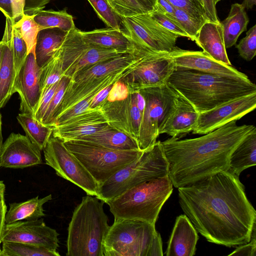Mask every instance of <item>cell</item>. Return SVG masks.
Masks as SVG:
<instances>
[{
    "mask_svg": "<svg viewBox=\"0 0 256 256\" xmlns=\"http://www.w3.org/2000/svg\"><path fill=\"white\" fill-rule=\"evenodd\" d=\"M178 188L182 210L208 242L234 247L250 241L256 212L239 176L222 171Z\"/></svg>",
    "mask_w": 256,
    "mask_h": 256,
    "instance_id": "cell-1",
    "label": "cell"
},
{
    "mask_svg": "<svg viewBox=\"0 0 256 256\" xmlns=\"http://www.w3.org/2000/svg\"><path fill=\"white\" fill-rule=\"evenodd\" d=\"M254 128L238 126L234 120L199 138L172 137L161 142L173 186L178 188L228 171L231 154Z\"/></svg>",
    "mask_w": 256,
    "mask_h": 256,
    "instance_id": "cell-2",
    "label": "cell"
},
{
    "mask_svg": "<svg viewBox=\"0 0 256 256\" xmlns=\"http://www.w3.org/2000/svg\"><path fill=\"white\" fill-rule=\"evenodd\" d=\"M201 113L251 94L256 86L249 78L211 74L176 67L166 81Z\"/></svg>",
    "mask_w": 256,
    "mask_h": 256,
    "instance_id": "cell-3",
    "label": "cell"
},
{
    "mask_svg": "<svg viewBox=\"0 0 256 256\" xmlns=\"http://www.w3.org/2000/svg\"><path fill=\"white\" fill-rule=\"evenodd\" d=\"M104 203L87 194L75 208L68 229L66 256H104L103 242L110 228Z\"/></svg>",
    "mask_w": 256,
    "mask_h": 256,
    "instance_id": "cell-4",
    "label": "cell"
},
{
    "mask_svg": "<svg viewBox=\"0 0 256 256\" xmlns=\"http://www.w3.org/2000/svg\"><path fill=\"white\" fill-rule=\"evenodd\" d=\"M172 190V184L166 176L138 184L105 203L115 219L140 220L155 225Z\"/></svg>",
    "mask_w": 256,
    "mask_h": 256,
    "instance_id": "cell-5",
    "label": "cell"
},
{
    "mask_svg": "<svg viewBox=\"0 0 256 256\" xmlns=\"http://www.w3.org/2000/svg\"><path fill=\"white\" fill-rule=\"evenodd\" d=\"M169 164L160 141L98 186L96 196L104 203L146 181L168 174Z\"/></svg>",
    "mask_w": 256,
    "mask_h": 256,
    "instance_id": "cell-6",
    "label": "cell"
},
{
    "mask_svg": "<svg viewBox=\"0 0 256 256\" xmlns=\"http://www.w3.org/2000/svg\"><path fill=\"white\" fill-rule=\"evenodd\" d=\"M98 186L138 158L143 150H117L82 140L62 141Z\"/></svg>",
    "mask_w": 256,
    "mask_h": 256,
    "instance_id": "cell-7",
    "label": "cell"
},
{
    "mask_svg": "<svg viewBox=\"0 0 256 256\" xmlns=\"http://www.w3.org/2000/svg\"><path fill=\"white\" fill-rule=\"evenodd\" d=\"M158 234L148 222L114 218L104 240V256H150Z\"/></svg>",
    "mask_w": 256,
    "mask_h": 256,
    "instance_id": "cell-8",
    "label": "cell"
},
{
    "mask_svg": "<svg viewBox=\"0 0 256 256\" xmlns=\"http://www.w3.org/2000/svg\"><path fill=\"white\" fill-rule=\"evenodd\" d=\"M145 100L138 144L144 150L152 146L160 134L163 124L174 110L178 92L167 83L138 91Z\"/></svg>",
    "mask_w": 256,
    "mask_h": 256,
    "instance_id": "cell-9",
    "label": "cell"
},
{
    "mask_svg": "<svg viewBox=\"0 0 256 256\" xmlns=\"http://www.w3.org/2000/svg\"><path fill=\"white\" fill-rule=\"evenodd\" d=\"M122 24L135 48L142 52L166 53L176 47L178 36L161 26L150 12L122 18Z\"/></svg>",
    "mask_w": 256,
    "mask_h": 256,
    "instance_id": "cell-10",
    "label": "cell"
},
{
    "mask_svg": "<svg viewBox=\"0 0 256 256\" xmlns=\"http://www.w3.org/2000/svg\"><path fill=\"white\" fill-rule=\"evenodd\" d=\"M57 50L62 61L63 76L70 78L87 66L126 53L88 44L81 30L76 28L67 33Z\"/></svg>",
    "mask_w": 256,
    "mask_h": 256,
    "instance_id": "cell-11",
    "label": "cell"
},
{
    "mask_svg": "<svg viewBox=\"0 0 256 256\" xmlns=\"http://www.w3.org/2000/svg\"><path fill=\"white\" fill-rule=\"evenodd\" d=\"M43 150L46 164L58 176L77 186L87 194L97 195L98 184L62 140L52 135Z\"/></svg>",
    "mask_w": 256,
    "mask_h": 256,
    "instance_id": "cell-12",
    "label": "cell"
},
{
    "mask_svg": "<svg viewBox=\"0 0 256 256\" xmlns=\"http://www.w3.org/2000/svg\"><path fill=\"white\" fill-rule=\"evenodd\" d=\"M170 52L144 54L120 80L126 85L130 93L164 85L176 67Z\"/></svg>",
    "mask_w": 256,
    "mask_h": 256,
    "instance_id": "cell-13",
    "label": "cell"
},
{
    "mask_svg": "<svg viewBox=\"0 0 256 256\" xmlns=\"http://www.w3.org/2000/svg\"><path fill=\"white\" fill-rule=\"evenodd\" d=\"M256 106V93L228 101L200 113L194 134H204L234 120H238Z\"/></svg>",
    "mask_w": 256,
    "mask_h": 256,
    "instance_id": "cell-14",
    "label": "cell"
},
{
    "mask_svg": "<svg viewBox=\"0 0 256 256\" xmlns=\"http://www.w3.org/2000/svg\"><path fill=\"white\" fill-rule=\"evenodd\" d=\"M58 235L55 229L47 226L43 218H40L5 224L1 240L2 242L10 241L32 244L57 250Z\"/></svg>",
    "mask_w": 256,
    "mask_h": 256,
    "instance_id": "cell-15",
    "label": "cell"
},
{
    "mask_svg": "<svg viewBox=\"0 0 256 256\" xmlns=\"http://www.w3.org/2000/svg\"><path fill=\"white\" fill-rule=\"evenodd\" d=\"M98 106L109 125L138 141L142 114L138 106L136 92H130L126 98L120 100L109 102L105 99Z\"/></svg>",
    "mask_w": 256,
    "mask_h": 256,
    "instance_id": "cell-16",
    "label": "cell"
},
{
    "mask_svg": "<svg viewBox=\"0 0 256 256\" xmlns=\"http://www.w3.org/2000/svg\"><path fill=\"white\" fill-rule=\"evenodd\" d=\"M42 162L41 150L26 136L12 132L2 144L0 167L24 168Z\"/></svg>",
    "mask_w": 256,
    "mask_h": 256,
    "instance_id": "cell-17",
    "label": "cell"
},
{
    "mask_svg": "<svg viewBox=\"0 0 256 256\" xmlns=\"http://www.w3.org/2000/svg\"><path fill=\"white\" fill-rule=\"evenodd\" d=\"M40 68L38 65L35 52H30L16 80L14 92L20 100V110L22 113L34 115L40 98Z\"/></svg>",
    "mask_w": 256,
    "mask_h": 256,
    "instance_id": "cell-18",
    "label": "cell"
},
{
    "mask_svg": "<svg viewBox=\"0 0 256 256\" xmlns=\"http://www.w3.org/2000/svg\"><path fill=\"white\" fill-rule=\"evenodd\" d=\"M110 125L102 110L88 108L54 128L52 135L62 141L76 140L103 130Z\"/></svg>",
    "mask_w": 256,
    "mask_h": 256,
    "instance_id": "cell-19",
    "label": "cell"
},
{
    "mask_svg": "<svg viewBox=\"0 0 256 256\" xmlns=\"http://www.w3.org/2000/svg\"><path fill=\"white\" fill-rule=\"evenodd\" d=\"M170 54L176 67L226 76L248 78L246 74L232 65L218 62L203 51L184 50L176 46Z\"/></svg>",
    "mask_w": 256,
    "mask_h": 256,
    "instance_id": "cell-20",
    "label": "cell"
},
{
    "mask_svg": "<svg viewBox=\"0 0 256 256\" xmlns=\"http://www.w3.org/2000/svg\"><path fill=\"white\" fill-rule=\"evenodd\" d=\"M130 68L96 80L79 82H74L70 80L55 114L54 126L57 118L65 111L80 100L112 84L119 80Z\"/></svg>",
    "mask_w": 256,
    "mask_h": 256,
    "instance_id": "cell-21",
    "label": "cell"
},
{
    "mask_svg": "<svg viewBox=\"0 0 256 256\" xmlns=\"http://www.w3.org/2000/svg\"><path fill=\"white\" fill-rule=\"evenodd\" d=\"M148 54L137 48L134 51L102 61L87 66L70 80L76 82L96 80L116 74L134 64L142 56Z\"/></svg>",
    "mask_w": 256,
    "mask_h": 256,
    "instance_id": "cell-22",
    "label": "cell"
},
{
    "mask_svg": "<svg viewBox=\"0 0 256 256\" xmlns=\"http://www.w3.org/2000/svg\"><path fill=\"white\" fill-rule=\"evenodd\" d=\"M198 236L197 230L186 214L176 220L168 242L166 256H192L196 254Z\"/></svg>",
    "mask_w": 256,
    "mask_h": 256,
    "instance_id": "cell-23",
    "label": "cell"
},
{
    "mask_svg": "<svg viewBox=\"0 0 256 256\" xmlns=\"http://www.w3.org/2000/svg\"><path fill=\"white\" fill-rule=\"evenodd\" d=\"M199 114L194 106L178 92L176 107L163 124L160 134H166L178 138L192 132L196 126Z\"/></svg>",
    "mask_w": 256,
    "mask_h": 256,
    "instance_id": "cell-24",
    "label": "cell"
},
{
    "mask_svg": "<svg viewBox=\"0 0 256 256\" xmlns=\"http://www.w3.org/2000/svg\"><path fill=\"white\" fill-rule=\"evenodd\" d=\"M14 20L6 18L2 40L4 50L0 68V108L4 107L14 92L16 78L14 69L12 42V28Z\"/></svg>",
    "mask_w": 256,
    "mask_h": 256,
    "instance_id": "cell-25",
    "label": "cell"
},
{
    "mask_svg": "<svg viewBox=\"0 0 256 256\" xmlns=\"http://www.w3.org/2000/svg\"><path fill=\"white\" fill-rule=\"evenodd\" d=\"M194 42L204 52L214 60L232 65L226 52L220 22L217 23L206 22L200 28Z\"/></svg>",
    "mask_w": 256,
    "mask_h": 256,
    "instance_id": "cell-26",
    "label": "cell"
},
{
    "mask_svg": "<svg viewBox=\"0 0 256 256\" xmlns=\"http://www.w3.org/2000/svg\"><path fill=\"white\" fill-rule=\"evenodd\" d=\"M84 39L89 44L106 49L130 52L136 48L126 34L122 29L112 28L97 29L91 31H81Z\"/></svg>",
    "mask_w": 256,
    "mask_h": 256,
    "instance_id": "cell-27",
    "label": "cell"
},
{
    "mask_svg": "<svg viewBox=\"0 0 256 256\" xmlns=\"http://www.w3.org/2000/svg\"><path fill=\"white\" fill-rule=\"evenodd\" d=\"M256 164V128H254L231 154L228 171L239 176L243 170Z\"/></svg>",
    "mask_w": 256,
    "mask_h": 256,
    "instance_id": "cell-28",
    "label": "cell"
},
{
    "mask_svg": "<svg viewBox=\"0 0 256 256\" xmlns=\"http://www.w3.org/2000/svg\"><path fill=\"white\" fill-rule=\"evenodd\" d=\"M76 140L90 142L117 150H140L136 140L110 126L95 134L84 136Z\"/></svg>",
    "mask_w": 256,
    "mask_h": 256,
    "instance_id": "cell-29",
    "label": "cell"
},
{
    "mask_svg": "<svg viewBox=\"0 0 256 256\" xmlns=\"http://www.w3.org/2000/svg\"><path fill=\"white\" fill-rule=\"evenodd\" d=\"M52 199V196L50 194L40 198L36 196L24 202L10 204L9 209L5 216V224L34 220L45 216L43 206Z\"/></svg>",
    "mask_w": 256,
    "mask_h": 256,
    "instance_id": "cell-30",
    "label": "cell"
},
{
    "mask_svg": "<svg viewBox=\"0 0 256 256\" xmlns=\"http://www.w3.org/2000/svg\"><path fill=\"white\" fill-rule=\"evenodd\" d=\"M249 18L244 6L238 3L232 4L228 16L220 22L226 48L236 44L239 36L246 30Z\"/></svg>",
    "mask_w": 256,
    "mask_h": 256,
    "instance_id": "cell-31",
    "label": "cell"
},
{
    "mask_svg": "<svg viewBox=\"0 0 256 256\" xmlns=\"http://www.w3.org/2000/svg\"><path fill=\"white\" fill-rule=\"evenodd\" d=\"M68 32L58 28H46L39 31L35 48V58L40 68L54 55Z\"/></svg>",
    "mask_w": 256,
    "mask_h": 256,
    "instance_id": "cell-32",
    "label": "cell"
},
{
    "mask_svg": "<svg viewBox=\"0 0 256 256\" xmlns=\"http://www.w3.org/2000/svg\"><path fill=\"white\" fill-rule=\"evenodd\" d=\"M16 118L26 136L41 151L43 150L52 135L54 128L43 125L30 114L22 112Z\"/></svg>",
    "mask_w": 256,
    "mask_h": 256,
    "instance_id": "cell-33",
    "label": "cell"
},
{
    "mask_svg": "<svg viewBox=\"0 0 256 256\" xmlns=\"http://www.w3.org/2000/svg\"><path fill=\"white\" fill-rule=\"evenodd\" d=\"M40 30L49 28H58L68 32L76 28L73 17L66 10L55 11L42 10L34 16Z\"/></svg>",
    "mask_w": 256,
    "mask_h": 256,
    "instance_id": "cell-34",
    "label": "cell"
},
{
    "mask_svg": "<svg viewBox=\"0 0 256 256\" xmlns=\"http://www.w3.org/2000/svg\"><path fill=\"white\" fill-rule=\"evenodd\" d=\"M0 256H60L57 250L46 246L20 242H2Z\"/></svg>",
    "mask_w": 256,
    "mask_h": 256,
    "instance_id": "cell-35",
    "label": "cell"
},
{
    "mask_svg": "<svg viewBox=\"0 0 256 256\" xmlns=\"http://www.w3.org/2000/svg\"><path fill=\"white\" fill-rule=\"evenodd\" d=\"M62 76L63 70L62 61L59 53L56 50L51 58L40 68V100L48 89L58 82Z\"/></svg>",
    "mask_w": 256,
    "mask_h": 256,
    "instance_id": "cell-36",
    "label": "cell"
},
{
    "mask_svg": "<svg viewBox=\"0 0 256 256\" xmlns=\"http://www.w3.org/2000/svg\"><path fill=\"white\" fill-rule=\"evenodd\" d=\"M19 30L27 48L28 54L35 52L37 36L40 31L38 24L34 20V16L24 14L20 20L14 22Z\"/></svg>",
    "mask_w": 256,
    "mask_h": 256,
    "instance_id": "cell-37",
    "label": "cell"
},
{
    "mask_svg": "<svg viewBox=\"0 0 256 256\" xmlns=\"http://www.w3.org/2000/svg\"><path fill=\"white\" fill-rule=\"evenodd\" d=\"M99 18L108 27L120 30L122 18L116 12L108 0H87Z\"/></svg>",
    "mask_w": 256,
    "mask_h": 256,
    "instance_id": "cell-38",
    "label": "cell"
},
{
    "mask_svg": "<svg viewBox=\"0 0 256 256\" xmlns=\"http://www.w3.org/2000/svg\"><path fill=\"white\" fill-rule=\"evenodd\" d=\"M70 80V78L63 76L59 80L56 90L50 101L42 121L41 123L43 125L54 128L55 114L60 104L65 90Z\"/></svg>",
    "mask_w": 256,
    "mask_h": 256,
    "instance_id": "cell-39",
    "label": "cell"
},
{
    "mask_svg": "<svg viewBox=\"0 0 256 256\" xmlns=\"http://www.w3.org/2000/svg\"><path fill=\"white\" fill-rule=\"evenodd\" d=\"M14 22L12 28V42L14 66L17 76L25 62L28 54L26 44L18 28L14 26Z\"/></svg>",
    "mask_w": 256,
    "mask_h": 256,
    "instance_id": "cell-40",
    "label": "cell"
},
{
    "mask_svg": "<svg viewBox=\"0 0 256 256\" xmlns=\"http://www.w3.org/2000/svg\"><path fill=\"white\" fill-rule=\"evenodd\" d=\"M174 16L188 35V38L194 41L200 28L205 22L177 8H176Z\"/></svg>",
    "mask_w": 256,
    "mask_h": 256,
    "instance_id": "cell-41",
    "label": "cell"
},
{
    "mask_svg": "<svg viewBox=\"0 0 256 256\" xmlns=\"http://www.w3.org/2000/svg\"><path fill=\"white\" fill-rule=\"evenodd\" d=\"M240 56L247 61L251 60L256 54V25L254 24L246 32L236 45Z\"/></svg>",
    "mask_w": 256,
    "mask_h": 256,
    "instance_id": "cell-42",
    "label": "cell"
},
{
    "mask_svg": "<svg viewBox=\"0 0 256 256\" xmlns=\"http://www.w3.org/2000/svg\"><path fill=\"white\" fill-rule=\"evenodd\" d=\"M110 5L122 18L146 13L136 0H108Z\"/></svg>",
    "mask_w": 256,
    "mask_h": 256,
    "instance_id": "cell-43",
    "label": "cell"
},
{
    "mask_svg": "<svg viewBox=\"0 0 256 256\" xmlns=\"http://www.w3.org/2000/svg\"><path fill=\"white\" fill-rule=\"evenodd\" d=\"M150 14L158 23L166 29L177 34L179 37L188 38V35L175 18L174 14H164L155 10H153Z\"/></svg>",
    "mask_w": 256,
    "mask_h": 256,
    "instance_id": "cell-44",
    "label": "cell"
},
{
    "mask_svg": "<svg viewBox=\"0 0 256 256\" xmlns=\"http://www.w3.org/2000/svg\"><path fill=\"white\" fill-rule=\"evenodd\" d=\"M176 8L182 10L204 22L208 21L202 4L198 0H168Z\"/></svg>",
    "mask_w": 256,
    "mask_h": 256,
    "instance_id": "cell-45",
    "label": "cell"
},
{
    "mask_svg": "<svg viewBox=\"0 0 256 256\" xmlns=\"http://www.w3.org/2000/svg\"><path fill=\"white\" fill-rule=\"evenodd\" d=\"M58 83L59 81L52 84L48 89L42 96L36 109L33 116L35 120L40 123L56 90Z\"/></svg>",
    "mask_w": 256,
    "mask_h": 256,
    "instance_id": "cell-46",
    "label": "cell"
},
{
    "mask_svg": "<svg viewBox=\"0 0 256 256\" xmlns=\"http://www.w3.org/2000/svg\"><path fill=\"white\" fill-rule=\"evenodd\" d=\"M129 93L126 85L119 80L112 84L106 100L109 102L120 100L126 98Z\"/></svg>",
    "mask_w": 256,
    "mask_h": 256,
    "instance_id": "cell-47",
    "label": "cell"
},
{
    "mask_svg": "<svg viewBox=\"0 0 256 256\" xmlns=\"http://www.w3.org/2000/svg\"><path fill=\"white\" fill-rule=\"evenodd\" d=\"M228 256H256V232H254L250 241L246 244L238 246Z\"/></svg>",
    "mask_w": 256,
    "mask_h": 256,
    "instance_id": "cell-48",
    "label": "cell"
},
{
    "mask_svg": "<svg viewBox=\"0 0 256 256\" xmlns=\"http://www.w3.org/2000/svg\"><path fill=\"white\" fill-rule=\"evenodd\" d=\"M51 0H25L24 9V14L34 16L43 10Z\"/></svg>",
    "mask_w": 256,
    "mask_h": 256,
    "instance_id": "cell-49",
    "label": "cell"
},
{
    "mask_svg": "<svg viewBox=\"0 0 256 256\" xmlns=\"http://www.w3.org/2000/svg\"><path fill=\"white\" fill-rule=\"evenodd\" d=\"M222 0H201L206 18L208 21L220 22L216 12V5Z\"/></svg>",
    "mask_w": 256,
    "mask_h": 256,
    "instance_id": "cell-50",
    "label": "cell"
},
{
    "mask_svg": "<svg viewBox=\"0 0 256 256\" xmlns=\"http://www.w3.org/2000/svg\"><path fill=\"white\" fill-rule=\"evenodd\" d=\"M13 19L15 22L18 21L24 14V9L25 0H10Z\"/></svg>",
    "mask_w": 256,
    "mask_h": 256,
    "instance_id": "cell-51",
    "label": "cell"
},
{
    "mask_svg": "<svg viewBox=\"0 0 256 256\" xmlns=\"http://www.w3.org/2000/svg\"><path fill=\"white\" fill-rule=\"evenodd\" d=\"M154 10L164 14H174L176 8L168 0H156Z\"/></svg>",
    "mask_w": 256,
    "mask_h": 256,
    "instance_id": "cell-52",
    "label": "cell"
},
{
    "mask_svg": "<svg viewBox=\"0 0 256 256\" xmlns=\"http://www.w3.org/2000/svg\"><path fill=\"white\" fill-rule=\"evenodd\" d=\"M112 86V84L110 85L100 91L92 98L89 108H94L97 107L103 100H104L107 97Z\"/></svg>",
    "mask_w": 256,
    "mask_h": 256,
    "instance_id": "cell-53",
    "label": "cell"
},
{
    "mask_svg": "<svg viewBox=\"0 0 256 256\" xmlns=\"http://www.w3.org/2000/svg\"><path fill=\"white\" fill-rule=\"evenodd\" d=\"M0 10L6 18L14 20L10 0H0Z\"/></svg>",
    "mask_w": 256,
    "mask_h": 256,
    "instance_id": "cell-54",
    "label": "cell"
},
{
    "mask_svg": "<svg viewBox=\"0 0 256 256\" xmlns=\"http://www.w3.org/2000/svg\"><path fill=\"white\" fill-rule=\"evenodd\" d=\"M7 211V207L4 201L0 203V256L1 255L2 248L0 244L2 243V236L5 225V216Z\"/></svg>",
    "mask_w": 256,
    "mask_h": 256,
    "instance_id": "cell-55",
    "label": "cell"
},
{
    "mask_svg": "<svg viewBox=\"0 0 256 256\" xmlns=\"http://www.w3.org/2000/svg\"><path fill=\"white\" fill-rule=\"evenodd\" d=\"M146 12H152L156 0H136Z\"/></svg>",
    "mask_w": 256,
    "mask_h": 256,
    "instance_id": "cell-56",
    "label": "cell"
},
{
    "mask_svg": "<svg viewBox=\"0 0 256 256\" xmlns=\"http://www.w3.org/2000/svg\"><path fill=\"white\" fill-rule=\"evenodd\" d=\"M242 4L244 8L252 9L254 6L256 4V0H243Z\"/></svg>",
    "mask_w": 256,
    "mask_h": 256,
    "instance_id": "cell-57",
    "label": "cell"
},
{
    "mask_svg": "<svg viewBox=\"0 0 256 256\" xmlns=\"http://www.w3.org/2000/svg\"><path fill=\"white\" fill-rule=\"evenodd\" d=\"M5 184L3 181L0 180V203L4 200Z\"/></svg>",
    "mask_w": 256,
    "mask_h": 256,
    "instance_id": "cell-58",
    "label": "cell"
},
{
    "mask_svg": "<svg viewBox=\"0 0 256 256\" xmlns=\"http://www.w3.org/2000/svg\"><path fill=\"white\" fill-rule=\"evenodd\" d=\"M2 114L0 112V152L1 148L2 145Z\"/></svg>",
    "mask_w": 256,
    "mask_h": 256,
    "instance_id": "cell-59",
    "label": "cell"
},
{
    "mask_svg": "<svg viewBox=\"0 0 256 256\" xmlns=\"http://www.w3.org/2000/svg\"><path fill=\"white\" fill-rule=\"evenodd\" d=\"M3 50H4V42L2 40H0V66H1Z\"/></svg>",
    "mask_w": 256,
    "mask_h": 256,
    "instance_id": "cell-60",
    "label": "cell"
},
{
    "mask_svg": "<svg viewBox=\"0 0 256 256\" xmlns=\"http://www.w3.org/2000/svg\"><path fill=\"white\" fill-rule=\"evenodd\" d=\"M202 4V2H201V0H198Z\"/></svg>",
    "mask_w": 256,
    "mask_h": 256,
    "instance_id": "cell-61",
    "label": "cell"
}]
</instances>
